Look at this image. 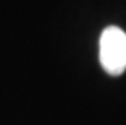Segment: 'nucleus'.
<instances>
[{
  "instance_id": "f257e3e1",
  "label": "nucleus",
  "mask_w": 126,
  "mask_h": 125,
  "mask_svg": "<svg viewBox=\"0 0 126 125\" xmlns=\"http://www.w3.org/2000/svg\"><path fill=\"white\" fill-rule=\"evenodd\" d=\"M99 60L105 72L120 75L126 69V33L117 26L107 27L99 39Z\"/></svg>"
}]
</instances>
